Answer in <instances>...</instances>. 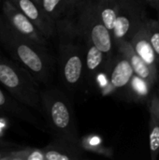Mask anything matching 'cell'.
<instances>
[{
    "label": "cell",
    "mask_w": 159,
    "mask_h": 160,
    "mask_svg": "<svg viewBox=\"0 0 159 160\" xmlns=\"http://www.w3.org/2000/svg\"><path fill=\"white\" fill-rule=\"evenodd\" d=\"M45 160H80L84 157V150L80 142L52 138L43 147Z\"/></svg>",
    "instance_id": "10"
},
{
    "label": "cell",
    "mask_w": 159,
    "mask_h": 160,
    "mask_svg": "<svg viewBox=\"0 0 159 160\" xmlns=\"http://www.w3.org/2000/svg\"><path fill=\"white\" fill-rule=\"evenodd\" d=\"M0 5H1V0H0Z\"/></svg>",
    "instance_id": "26"
},
{
    "label": "cell",
    "mask_w": 159,
    "mask_h": 160,
    "mask_svg": "<svg viewBox=\"0 0 159 160\" xmlns=\"http://www.w3.org/2000/svg\"><path fill=\"white\" fill-rule=\"evenodd\" d=\"M149 147L151 159L156 160L159 155V124L152 114L149 120Z\"/></svg>",
    "instance_id": "17"
},
{
    "label": "cell",
    "mask_w": 159,
    "mask_h": 160,
    "mask_svg": "<svg viewBox=\"0 0 159 160\" xmlns=\"http://www.w3.org/2000/svg\"><path fill=\"white\" fill-rule=\"evenodd\" d=\"M20 9L48 39L55 37V24L34 0H9Z\"/></svg>",
    "instance_id": "8"
},
{
    "label": "cell",
    "mask_w": 159,
    "mask_h": 160,
    "mask_svg": "<svg viewBox=\"0 0 159 160\" xmlns=\"http://www.w3.org/2000/svg\"><path fill=\"white\" fill-rule=\"evenodd\" d=\"M158 80H159V77H158Z\"/></svg>",
    "instance_id": "27"
},
{
    "label": "cell",
    "mask_w": 159,
    "mask_h": 160,
    "mask_svg": "<svg viewBox=\"0 0 159 160\" xmlns=\"http://www.w3.org/2000/svg\"><path fill=\"white\" fill-rule=\"evenodd\" d=\"M157 11H158V19H157V20L159 21V8H158V9H157Z\"/></svg>",
    "instance_id": "24"
},
{
    "label": "cell",
    "mask_w": 159,
    "mask_h": 160,
    "mask_svg": "<svg viewBox=\"0 0 159 160\" xmlns=\"http://www.w3.org/2000/svg\"><path fill=\"white\" fill-rule=\"evenodd\" d=\"M0 84L18 101L41 112V91L38 82L19 63L0 57Z\"/></svg>",
    "instance_id": "5"
},
{
    "label": "cell",
    "mask_w": 159,
    "mask_h": 160,
    "mask_svg": "<svg viewBox=\"0 0 159 160\" xmlns=\"http://www.w3.org/2000/svg\"><path fill=\"white\" fill-rule=\"evenodd\" d=\"M1 55H2V54H1V52H0V57H1Z\"/></svg>",
    "instance_id": "25"
},
{
    "label": "cell",
    "mask_w": 159,
    "mask_h": 160,
    "mask_svg": "<svg viewBox=\"0 0 159 160\" xmlns=\"http://www.w3.org/2000/svg\"><path fill=\"white\" fill-rule=\"evenodd\" d=\"M55 38L58 40L61 82L68 91L74 92L82 86L85 39L69 18L55 22Z\"/></svg>",
    "instance_id": "2"
},
{
    "label": "cell",
    "mask_w": 159,
    "mask_h": 160,
    "mask_svg": "<svg viewBox=\"0 0 159 160\" xmlns=\"http://www.w3.org/2000/svg\"><path fill=\"white\" fill-rule=\"evenodd\" d=\"M2 15L18 33L37 45L47 48L48 38L9 0L2 1Z\"/></svg>",
    "instance_id": "7"
},
{
    "label": "cell",
    "mask_w": 159,
    "mask_h": 160,
    "mask_svg": "<svg viewBox=\"0 0 159 160\" xmlns=\"http://www.w3.org/2000/svg\"><path fill=\"white\" fill-rule=\"evenodd\" d=\"M41 112L52 138L80 142L73 107L61 90L50 88L41 91Z\"/></svg>",
    "instance_id": "3"
},
{
    "label": "cell",
    "mask_w": 159,
    "mask_h": 160,
    "mask_svg": "<svg viewBox=\"0 0 159 160\" xmlns=\"http://www.w3.org/2000/svg\"><path fill=\"white\" fill-rule=\"evenodd\" d=\"M118 11L114 28L112 32L113 42L129 41L137 30L148 19L146 11L139 0H117Z\"/></svg>",
    "instance_id": "6"
},
{
    "label": "cell",
    "mask_w": 159,
    "mask_h": 160,
    "mask_svg": "<svg viewBox=\"0 0 159 160\" xmlns=\"http://www.w3.org/2000/svg\"><path fill=\"white\" fill-rule=\"evenodd\" d=\"M85 39L103 52L110 60L115 52L112 33L100 21L94 0H73L68 17Z\"/></svg>",
    "instance_id": "4"
},
{
    "label": "cell",
    "mask_w": 159,
    "mask_h": 160,
    "mask_svg": "<svg viewBox=\"0 0 159 160\" xmlns=\"http://www.w3.org/2000/svg\"><path fill=\"white\" fill-rule=\"evenodd\" d=\"M148 39L155 50L159 61V21L148 18L144 22Z\"/></svg>",
    "instance_id": "18"
},
{
    "label": "cell",
    "mask_w": 159,
    "mask_h": 160,
    "mask_svg": "<svg viewBox=\"0 0 159 160\" xmlns=\"http://www.w3.org/2000/svg\"><path fill=\"white\" fill-rule=\"evenodd\" d=\"M155 85H153L149 81L134 73L125 90V94L131 101L137 103H146L148 105L153 95L152 91Z\"/></svg>",
    "instance_id": "14"
},
{
    "label": "cell",
    "mask_w": 159,
    "mask_h": 160,
    "mask_svg": "<svg viewBox=\"0 0 159 160\" xmlns=\"http://www.w3.org/2000/svg\"><path fill=\"white\" fill-rule=\"evenodd\" d=\"M22 146L23 145L14 144V145L0 146V160H13V155L15 150Z\"/></svg>",
    "instance_id": "20"
},
{
    "label": "cell",
    "mask_w": 159,
    "mask_h": 160,
    "mask_svg": "<svg viewBox=\"0 0 159 160\" xmlns=\"http://www.w3.org/2000/svg\"><path fill=\"white\" fill-rule=\"evenodd\" d=\"M141 2H143L144 4L150 6L153 8H156L157 10L159 8V0H139Z\"/></svg>",
    "instance_id": "21"
},
{
    "label": "cell",
    "mask_w": 159,
    "mask_h": 160,
    "mask_svg": "<svg viewBox=\"0 0 159 160\" xmlns=\"http://www.w3.org/2000/svg\"><path fill=\"white\" fill-rule=\"evenodd\" d=\"M16 143H13V142H7V141H3V140H0V146H7V145H14Z\"/></svg>",
    "instance_id": "22"
},
{
    "label": "cell",
    "mask_w": 159,
    "mask_h": 160,
    "mask_svg": "<svg viewBox=\"0 0 159 160\" xmlns=\"http://www.w3.org/2000/svg\"><path fill=\"white\" fill-rule=\"evenodd\" d=\"M27 108V106L18 101L8 92L0 88V112L29 123L37 128H41V124L38 119Z\"/></svg>",
    "instance_id": "12"
},
{
    "label": "cell",
    "mask_w": 159,
    "mask_h": 160,
    "mask_svg": "<svg viewBox=\"0 0 159 160\" xmlns=\"http://www.w3.org/2000/svg\"><path fill=\"white\" fill-rule=\"evenodd\" d=\"M0 42L15 62L42 83L49 82L53 68L52 57L42 47L18 33L0 14Z\"/></svg>",
    "instance_id": "1"
},
{
    "label": "cell",
    "mask_w": 159,
    "mask_h": 160,
    "mask_svg": "<svg viewBox=\"0 0 159 160\" xmlns=\"http://www.w3.org/2000/svg\"><path fill=\"white\" fill-rule=\"evenodd\" d=\"M129 42L137 54L153 69V71L158 74L159 77L158 58L148 39L144 23L132 36Z\"/></svg>",
    "instance_id": "13"
},
{
    "label": "cell",
    "mask_w": 159,
    "mask_h": 160,
    "mask_svg": "<svg viewBox=\"0 0 159 160\" xmlns=\"http://www.w3.org/2000/svg\"><path fill=\"white\" fill-rule=\"evenodd\" d=\"M73 0H40V7L49 19L54 22L69 17Z\"/></svg>",
    "instance_id": "15"
},
{
    "label": "cell",
    "mask_w": 159,
    "mask_h": 160,
    "mask_svg": "<svg viewBox=\"0 0 159 160\" xmlns=\"http://www.w3.org/2000/svg\"><path fill=\"white\" fill-rule=\"evenodd\" d=\"M98 17L104 26L112 33L117 17L118 1L117 0H94Z\"/></svg>",
    "instance_id": "16"
},
{
    "label": "cell",
    "mask_w": 159,
    "mask_h": 160,
    "mask_svg": "<svg viewBox=\"0 0 159 160\" xmlns=\"http://www.w3.org/2000/svg\"><path fill=\"white\" fill-rule=\"evenodd\" d=\"M34 1H36L38 5H40V0H34Z\"/></svg>",
    "instance_id": "23"
},
{
    "label": "cell",
    "mask_w": 159,
    "mask_h": 160,
    "mask_svg": "<svg viewBox=\"0 0 159 160\" xmlns=\"http://www.w3.org/2000/svg\"><path fill=\"white\" fill-rule=\"evenodd\" d=\"M148 108L150 114H152L159 124V93L152 95L150 101L148 103Z\"/></svg>",
    "instance_id": "19"
},
{
    "label": "cell",
    "mask_w": 159,
    "mask_h": 160,
    "mask_svg": "<svg viewBox=\"0 0 159 160\" xmlns=\"http://www.w3.org/2000/svg\"><path fill=\"white\" fill-rule=\"evenodd\" d=\"M107 61L108 59L103 52L97 49L93 43L85 41L82 84L94 87L97 78L103 70Z\"/></svg>",
    "instance_id": "9"
},
{
    "label": "cell",
    "mask_w": 159,
    "mask_h": 160,
    "mask_svg": "<svg viewBox=\"0 0 159 160\" xmlns=\"http://www.w3.org/2000/svg\"><path fill=\"white\" fill-rule=\"evenodd\" d=\"M114 47L116 51L127 59L135 74L149 81L153 85L157 84L158 81V74L153 71V69L137 54L129 41L123 39L116 40L114 41Z\"/></svg>",
    "instance_id": "11"
}]
</instances>
